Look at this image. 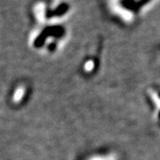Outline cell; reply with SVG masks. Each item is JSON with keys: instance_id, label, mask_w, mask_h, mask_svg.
I'll list each match as a JSON object with an SVG mask.
<instances>
[{"instance_id": "6da1fadb", "label": "cell", "mask_w": 160, "mask_h": 160, "mask_svg": "<svg viewBox=\"0 0 160 160\" xmlns=\"http://www.w3.org/2000/svg\"><path fill=\"white\" fill-rule=\"evenodd\" d=\"M115 160V158H113V157H107V158H102V157H100V158H92L90 160Z\"/></svg>"}]
</instances>
